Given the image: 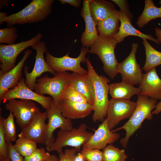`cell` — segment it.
Instances as JSON below:
<instances>
[{"instance_id": "21", "label": "cell", "mask_w": 161, "mask_h": 161, "mask_svg": "<svg viewBox=\"0 0 161 161\" xmlns=\"http://www.w3.org/2000/svg\"><path fill=\"white\" fill-rule=\"evenodd\" d=\"M119 20L120 23L119 30L113 37L118 43L122 42L126 37L133 35L139 37L143 40L148 39L157 44H161L151 35L143 33L135 28L131 24V20L120 10H119Z\"/></svg>"}, {"instance_id": "27", "label": "cell", "mask_w": 161, "mask_h": 161, "mask_svg": "<svg viewBox=\"0 0 161 161\" xmlns=\"http://www.w3.org/2000/svg\"><path fill=\"white\" fill-rule=\"evenodd\" d=\"M143 44L145 48L146 55L145 61L143 69L147 72L161 64V52L154 48L147 39L143 40Z\"/></svg>"}, {"instance_id": "29", "label": "cell", "mask_w": 161, "mask_h": 161, "mask_svg": "<svg viewBox=\"0 0 161 161\" xmlns=\"http://www.w3.org/2000/svg\"><path fill=\"white\" fill-rule=\"evenodd\" d=\"M103 161H126L128 158L124 149H120L112 144L103 149Z\"/></svg>"}, {"instance_id": "44", "label": "cell", "mask_w": 161, "mask_h": 161, "mask_svg": "<svg viewBox=\"0 0 161 161\" xmlns=\"http://www.w3.org/2000/svg\"><path fill=\"white\" fill-rule=\"evenodd\" d=\"M59 159L55 155H51L50 157L45 161H58Z\"/></svg>"}, {"instance_id": "40", "label": "cell", "mask_w": 161, "mask_h": 161, "mask_svg": "<svg viewBox=\"0 0 161 161\" xmlns=\"http://www.w3.org/2000/svg\"><path fill=\"white\" fill-rule=\"evenodd\" d=\"M156 39L161 44V29L157 27L155 29Z\"/></svg>"}, {"instance_id": "41", "label": "cell", "mask_w": 161, "mask_h": 161, "mask_svg": "<svg viewBox=\"0 0 161 161\" xmlns=\"http://www.w3.org/2000/svg\"><path fill=\"white\" fill-rule=\"evenodd\" d=\"M161 112V100L158 103L155 107V110L152 112V114H157Z\"/></svg>"}, {"instance_id": "34", "label": "cell", "mask_w": 161, "mask_h": 161, "mask_svg": "<svg viewBox=\"0 0 161 161\" xmlns=\"http://www.w3.org/2000/svg\"><path fill=\"white\" fill-rule=\"evenodd\" d=\"M51 156L43 148H37L30 155L24 157V161H45Z\"/></svg>"}, {"instance_id": "24", "label": "cell", "mask_w": 161, "mask_h": 161, "mask_svg": "<svg viewBox=\"0 0 161 161\" xmlns=\"http://www.w3.org/2000/svg\"><path fill=\"white\" fill-rule=\"evenodd\" d=\"M119 10H115L109 16L97 25L98 35L105 38H113L118 32Z\"/></svg>"}, {"instance_id": "46", "label": "cell", "mask_w": 161, "mask_h": 161, "mask_svg": "<svg viewBox=\"0 0 161 161\" xmlns=\"http://www.w3.org/2000/svg\"><path fill=\"white\" fill-rule=\"evenodd\" d=\"M0 161H11L8 158H0Z\"/></svg>"}, {"instance_id": "15", "label": "cell", "mask_w": 161, "mask_h": 161, "mask_svg": "<svg viewBox=\"0 0 161 161\" xmlns=\"http://www.w3.org/2000/svg\"><path fill=\"white\" fill-rule=\"evenodd\" d=\"M120 137L119 134L113 132L109 128L106 118L95 131L89 140L82 146L83 149H103L107 145L112 144Z\"/></svg>"}, {"instance_id": "18", "label": "cell", "mask_w": 161, "mask_h": 161, "mask_svg": "<svg viewBox=\"0 0 161 161\" xmlns=\"http://www.w3.org/2000/svg\"><path fill=\"white\" fill-rule=\"evenodd\" d=\"M139 88L141 90L140 95L161 100V79L155 68L143 74Z\"/></svg>"}, {"instance_id": "5", "label": "cell", "mask_w": 161, "mask_h": 161, "mask_svg": "<svg viewBox=\"0 0 161 161\" xmlns=\"http://www.w3.org/2000/svg\"><path fill=\"white\" fill-rule=\"evenodd\" d=\"M93 133L87 131V126L84 123L77 128H73L67 131H59L52 144L46 147L48 152L56 151L59 154L63 153V148L70 146L75 148L77 151L89 139Z\"/></svg>"}, {"instance_id": "36", "label": "cell", "mask_w": 161, "mask_h": 161, "mask_svg": "<svg viewBox=\"0 0 161 161\" xmlns=\"http://www.w3.org/2000/svg\"><path fill=\"white\" fill-rule=\"evenodd\" d=\"M8 157L11 161H24L23 157L17 151L11 142L6 141Z\"/></svg>"}, {"instance_id": "22", "label": "cell", "mask_w": 161, "mask_h": 161, "mask_svg": "<svg viewBox=\"0 0 161 161\" xmlns=\"http://www.w3.org/2000/svg\"><path fill=\"white\" fill-rule=\"evenodd\" d=\"M70 83L75 89L83 95L89 103L93 105L95 90L92 82L88 74H71Z\"/></svg>"}, {"instance_id": "12", "label": "cell", "mask_w": 161, "mask_h": 161, "mask_svg": "<svg viewBox=\"0 0 161 161\" xmlns=\"http://www.w3.org/2000/svg\"><path fill=\"white\" fill-rule=\"evenodd\" d=\"M32 47L36 52L34 66L31 72H29L28 71L29 67L25 66L24 72L26 78L25 83L29 88L33 90H34L37 78L43 73L49 72L54 75L56 72L49 67L44 58V54L47 51L45 42L40 41Z\"/></svg>"}, {"instance_id": "26", "label": "cell", "mask_w": 161, "mask_h": 161, "mask_svg": "<svg viewBox=\"0 0 161 161\" xmlns=\"http://www.w3.org/2000/svg\"><path fill=\"white\" fill-rule=\"evenodd\" d=\"M159 3L160 7H158L154 5L153 0L145 1L144 10L136 22L139 28H143L151 20L161 18V0Z\"/></svg>"}, {"instance_id": "14", "label": "cell", "mask_w": 161, "mask_h": 161, "mask_svg": "<svg viewBox=\"0 0 161 161\" xmlns=\"http://www.w3.org/2000/svg\"><path fill=\"white\" fill-rule=\"evenodd\" d=\"M138 46L137 43L133 44L129 55L123 61L118 63L117 67L118 72L120 74L122 80L133 85L140 84L143 74L136 58Z\"/></svg>"}, {"instance_id": "2", "label": "cell", "mask_w": 161, "mask_h": 161, "mask_svg": "<svg viewBox=\"0 0 161 161\" xmlns=\"http://www.w3.org/2000/svg\"><path fill=\"white\" fill-rule=\"evenodd\" d=\"M88 74L91 79L95 90L93 104L94 113L92 119L94 122H102L107 116L109 100V83L110 80L103 75H99L92 66L89 58L86 62Z\"/></svg>"}, {"instance_id": "4", "label": "cell", "mask_w": 161, "mask_h": 161, "mask_svg": "<svg viewBox=\"0 0 161 161\" xmlns=\"http://www.w3.org/2000/svg\"><path fill=\"white\" fill-rule=\"evenodd\" d=\"M70 80L71 74L67 71L56 72L52 78L46 75L36 80L34 90L41 95H49L53 102L59 105Z\"/></svg>"}, {"instance_id": "35", "label": "cell", "mask_w": 161, "mask_h": 161, "mask_svg": "<svg viewBox=\"0 0 161 161\" xmlns=\"http://www.w3.org/2000/svg\"><path fill=\"white\" fill-rule=\"evenodd\" d=\"M8 153L5 133L2 121L0 119V158H7Z\"/></svg>"}, {"instance_id": "23", "label": "cell", "mask_w": 161, "mask_h": 161, "mask_svg": "<svg viewBox=\"0 0 161 161\" xmlns=\"http://www.w3.org/2000/svg\"><path fill=\"white\" fill-rule=\"evenodd\" d=\"M89 7L92 17L97 25L110 16L115 10L110 1L103 0H90Z\"/></svg>"}, {"instance_id": "39", "label": "cell", "mask_w": 161, "mask_h": 161, "mask_svg": "<svg viewBox=\"0 0 161 161\" xmlns=\"http://www.w3.org/2000/svg\"><path fill=\"white\" fill-rule=\"evenodd\" d=\"M59 1L62 4L67 3L77 8L80 7L81 2L79 0H60Z\"/></svg>"}, {"instance_id": "6", "label": "cell", "mask_w": 161, "mask_h": 161, "mask_svg": "<svg viewBox=\"0 0 161 161\" xmlns=\"http://www.w3.org/2000/svg\"><path fill=\"white\" fill-rule=\"evenodd\" d=\"M118 43L113 38H105L98 35L89 53L97 55L103 64V69L105 73L113 79L118 73V64L114 53Z\"/></svg>"}, {"instance_id": "25", "label": "cell", "mask_w": 161, "mask_h": 161, "mask_svg": "<svg viewBox=\"0 0 161 161\" xmlns=\"http://www.w3.org/2000/svg\"><path fill=\"white\" fill-rule=\"evenodd\" d=\"M141 92L139 88L135 87L133 84L123 80L109 84V94L112 99L130 100L132 96L140 94Z\"/></svg>"}, {"instance_id": "32", "label": "cell", "mask_w": 161, "mask_h": 161, "mask_svg": "<svg viewBox=\"0 0 161 161\" xmlns=\"http://www.w3.org/2000/svg\"><path fill=\"white\" fill-rule=\"evenodd\" d=\"M63 99L75 102L88 103L85 97L75 89L70 82L65 90Z\"/></svg>"}, {"instance_id": "33", "label": "cell", "mask_w": 161, "mask_h": 161, "mask_svg": "<svg viewBox=\"0 0 161 161\" xmlns=\"http://www.w3.org/2000/svg\"><path fill=\"white\" fill-rule=\"evenodd\" d=\"M80 152L86 161H103V152L100 149H83Z\"/></svg>"}, {"instance_id": "10", "label": "cell", "mask_w": 161, "mask_h": 161, "mask_svg": "<svg viewBox=\"0 0 161 161\" xmlns=\"http://www.w3.org/2000/svg\"><path fill=\"white\" fill-rule=\"evenodd\" d=\"M14 99L27 100L36 102L46 110L50 107L53 102L51 97L40 95L29 88L25 83V79L22 78L20 80L16 87L6 91L0 97V103H5Z\"/></svg>"}, {"instance_id": "16", "label": "cell", "mask_w": 161, "mask_h": 161, "mask_svg": "<svg viewBox=\"0 0 161 161\" xmlns=\"http://www.w3.org/2000/svg\"><path fill=\"white\" fill-rule=\"evenodd\" d=\"M47 119L46 112H40L33 119L28 125L22 129L20 133L25 137L37 143L45 144Z\"/></svg>"}, {"instance_id": "7", "label": "cell", "mask_w": 161, "mask_h": 161, "mask_svg": "<svg viewBox=\"0 0 161 161\" xmlns=\"http://www.w3.org/2000/svg\"><path fill=\"white\" fill-rule=\"evenodd\" d=\"M89 50L88 47H82L79 55L76 58L70 57L69 53L61 57H56L47 51L45 60L49 67L55 72L69 71L81 75L87 74V71L81 66L80 64L86 63V55Z\"/></svg>"}, {"instance_id": "8", "label": "cell", "mask_w": 161, "mask_h": 161, "mask_svg": "<svg viewBox=\"0 0 161 161\" xmlns=\"http://www.w3.org/2000/svg\"><path fill=\"white\" fill-rule=\"evenodd\" d=\"M42 34L38 33L32 38L25 41L10 45H0V74L8 72L16 65V59L19 54L28 47H32L40 41Z\"/></svg>"}, {"instance_id": "42", "label": "cell", "mask_w": 161, "mask_h": 161, "mask_svg": "<svg viewBox=\"0 0 161 161\" xmlns=\"http://www.w3.org/2000/svg\"><path fill=\"white\" fill-rule=\"evenodd\" d=\"M74 161H86L81 152H79L76 155Z\"/></svg>"}, {"instance_id": "30", "label": "cell", "mask_w": 161, "mask_h": 161, "mask_svg": "<svg viewBox=\"0 0 161 161\" xmlns=\"http://www.w3.org/2000/svg\"><path fill=\"white\" fill-rule=\"evenodd\" d=\"M14 117L11 111H10L9 115L6 118L0 115V119L2 122L6 141L12 142L16 141V129L14 122Z\"/></svg>"}, {"instance_id": "13", "label": "cell", "mask_w": 161, "mask_h": 161, "mask_svg": "<svg viewBox=\"0 0 161 161\" xmlns=\"http://www.w3.org/2000/svg\"><path fill=\"white\" fill-rule=\"evenodd\" d=\"M136 106V102L130 100L111 99L109 100L106 118L110 129L112 130L121 121L129 119Z\"/></svg>"}, {"instance_id": "9", "label": "cell", "mask_w": 161, "mask_h": 161, "mask_svg": "<svg viewBox=\"0 0 161 161\" xmlns=\"http://www.w3.org/2000/svg\"><path fill=\"white\" fill-rule=\"evenodd\" d=\"M8 102L5 105V108L12 112L17 123L21 129L27 126L41 112L39 108L32 100L14 99Z\"/></svg>"}, {"instance_id": "17", "label": "cell", "mask_w": 161, "mask_h": 161, "mask_svg": "<svg viewBox=\"0 0 161 161\" xmlns=\"http://www.w3.org/2000/svg\"><path fill=\"white\" fill-rule=\"evenodd\" d=\"M32 52L31 49H26L22 58L14 68L7 72L0 74V97L6 91L17 86L22 76L24 63Z\"/></svg>"}, {"instance_id": "19", "label": "cell", "mask_w": 161, "mask_h": 161, "mask_svg": "<svg viewBox=\"0 0 161 161\" xmlns=\"http://www.w3.org/2000/svg\"><path fill=\"white\" fill-rule=\"evenodd\" d=\"M89 1L90 0H83L81 13L85 24V30L81 36V41L83 47L88 48L93 45L98 36L96 25L90 12Z\"/></svg>"}, {"instance_id": "38", "label": "cell", "mask_w": 161, "mask_h": 161, "mask_svg": "<svg viewBox=\"0 0 161 161\" xmlns=\"http://www.w3.org/2000/svg\"><path fill=\"white\" fill-rule=\"evenodd\" d=\"M120 8V10L122 11L126 15L131 21L133 16L129 10V7L127 1L125 0H112Z\"/></svg>"}, {"instance_id": "3", "label": "cell", "mask_w": 161, "mask_h": 161, "mask_svg": "<svg viewBox=\"0 0 161 161\" xmlns=\"http://www.w3.org/2000/svg\"><path fill=\"white\" fill-rule=\"evenodd\" d=\"M53 0H33L22 10L5 18L7 27L16 24L36 23L44 20L51 13Z\"/></svg>"}, {"instance_id": "45", "label": "cell", "mask_w": 161, "mask_h": 161, "mask_svg": "<svg viewBox=\"0 0 161 161\" xmlns=\"http://www.w3.org/2000/svg\"><path fill=\"white\" fill-rule=\"evenodd\" d=\"M10 2L9 0H0V8L7 5Z\"/></svg>"}, {"instance_id": "31", "label": "cell", "mask_w": 161, "mask_h": 161, "mask_svg": "<svg viewBox=\"0 0 161 161\" xmlns=\"http://www.w3.org/2000/svg\"><path fill=\"white\" fill-rule=\"evenodd\" d=\"M18 36L17 30L15 27L0 29V43H6L8 45L15 44Z\"/></svg>"}, {"instance_id": "20", "label": "cell", "mask_w": 161, "mask_h": 161, "mask_svg": "<svg viewBox=\"0 0 161 161\" xmlns=\"http://www.w3.org/2000/svg\"><path fill=\"white\" fill-rule=\"evenodd\" d=\"M63 115L68 119H75L88 116L93 111V105L63 99L59 104Z\"/></svg>"}, {"instance_id": "43", "label": "cell", "mask_w": 161, "mask_h": 161, "mask_svg": "<svg viewBox=\"0 0 161 161\" xmlns=\"http://www.w3.org/2000/svg\"><path fill=\"white\" fill-rule=\"evenodd\" d=\"M7 13L5 12H1L0 13V24L1 25L4 22L6 18L7 17Z\"/></svg>"}, {"instance_id": "1", "label": "cell", "mask_w": 161, "mask_h": 161, "mask_svg": "<svg viewBox=\"0 0 161 161\" xmlns=\"http://www.w3.org/2000/svg\"><path fill=\"white\" fill-rule=\"evenodd\" d=\"M136 102V108L129 120L122 126L112 130L113 132L122 129L125 131V137L120 140L121 145L125 148L130 137L141 128L144 121L152 119L151 111L155 109L157 100L139 94Z\"/></svg>"}, {"instance_id": "37", "label": "cell", "mask_w": 161, "mask_h": 161, "mask_svg": "<svg viewBox=\"0 0 161 161\" xmlns=\"http://www.w3.org/2000/svg\"><path fill=\"white\" fill-rule=\"evenodd\" d=\"M77 151L75 148L65 149L64 152L59 154L58 161H74Z\"/></svg>"}, {"instance_id": "28", "label": "cell", "mask_w": 161, "mask_h": 161, "mask_svg": "<svg viewBox=\"0 0 161 161\" xmlns=\"http://www.w3.org/2000/svg\"><path fill=\"white\" fill-rule=\"evenodd\" d=\"M16 141L14 146L17 151L24 157L31 154L38 148L37 143L24 137L20 133Z\"/></svg>"}, {"instance_id": "11", "label": "cell", "mask_w": 161, "mask_h": 161, "mask_svg": "<svg viewBox=\"0 0 161 161\" xmlns=\"http://www.w3.org/2000/svg\"><path fill=\"white\" fill-rule=\"evenodd\" d=\"M46 111L48 122L47 124L44 144L47 147L54 142L55 139L53 133L56 129L59 128L60 130L67 131L73 127L71 120L63 115L59 104L53 101L50 107Z\"/></svg>"}]
</instances>
